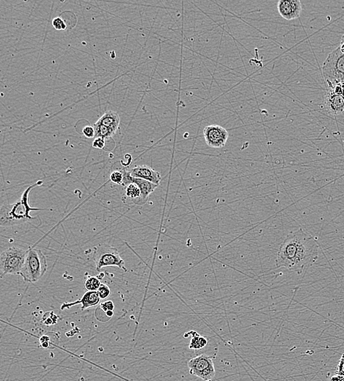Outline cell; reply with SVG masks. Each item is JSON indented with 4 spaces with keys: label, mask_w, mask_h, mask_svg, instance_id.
<instances>
[{
    "label": "cell",
    "mask_w": 344,
    "mask_h": 381,
    "mask_svg": "<svg viewBox=\"0 0 344 381\" xmlns=\"http://www.w3.org/2000/svg\"><path fill=\"white\" fill-rule=\"evenodd\" d=\"M100 275H101V276H99H99H98V278H99V279H102V278L105 277V273H100Z\"/></svg>",
    "instance_id": "28"
},
{
    "label": "cell",
    "mask_w": 344,
    "mask_h": 381,
    "mask_svg": "<svg viewBox=\"0 0 344 381\" xmlns=\"http://www.w3.org/2000/svg\"><path fill=\"white\" fill-rule=\"evenodd\" d=\"M27 250L18 246H12L3 251L0 255L1 276L19 274L24 266Z\"/></svg>",
    "instance_id": "5"
},
{
    "label": "cell",
    "mask_w": 344,
    "mask_h": 381,
    "mask_svg": "<svg viewBox=\"0 0 344 381\" xmlns=\"http://www.w3.org/2000/svg\"><path fill=\"white\" fill-rule=\"evenodd\" d=\"M343 43H344V34L342 36V41H341V44H343Z\"/></svg>",
    "instance_id": "29"
},
{
    "label": "cell",
    "mask_w": 344,
    "mask_h": 381,
    "mask_svg": "<svg viewBox=\"0 0 344 381\" xmlns=\"http://www.w3.org/2000/svg\"><path fill=\"white\" fill-rule=\"evenodd\" d=\"M123 201L127 205L143 206L145 203L142 200L141 191L135 183H131L126 186V197Z\"/></svg>",
    "instance_id": "14"
},
{
    "label": "cell",
    "mask_w": 344,
    "mask_h": 381,
    "mask_svg": "<svg viewBox=\"0 0 344 381\" xmlns=\"http://www.w3.org/2000/svg\"><path fill=\"white\" fill-rule=\"evenodd\" d=\"M105 139L102 138H95L93 142V147L98 149H104L105 147Z\"/></svg>",
    "instance_id": "24"
},
{
    "label": "cell",
    "mask_w": 344,
    "mask_h": 381,
    "mask_svg": "<svg viewBox=\"0 0 344 381\" xmlns=\"http://www.w3.org/2000/svg\"><path fill=\"white\" fill-rule=\"evenodd\" d=\"M339 48H340L341 52L344 54V43H343V44H340V46H339Z\"/></svg>",
    "instance_id": "27"
},
{
    "label": "cell",
    "mask_w": 344,
    "mask_h": 381,
    "mask_svg": "<svg viewBox=\"0 0 344 381\" xmlns=\"http://www.w3.org/2000/svg\"><path fill=\"white\" fill-rule=\"evenodd\" d=\"M189 373L205 381H212L215 377V368L212 356L200 355L187 362Z\"/></svg>",
    "instance_id": "7"
},
{
    "label": "cell",
    "mask_w": 344,
    "mask_h": 381,
    "mask_svg": "<svg viewBox=\"0 0 344 381\" xmlns=\"http://www.w3.org/2000/svg\"><path fill=\"white\" fill-rule=\"evenodd\" d=\"M322 71L327 87L344 84V54L339 47L327 56L322 65Z\"/></svg>",
    "instance_id": "4"
},
{
    "label": "cell",
    "mask_w": 344,
    "mask_h": 381,
    "mask_svg": "<svg viewBox=\"0 0 344 381\" xmlns=\"http://www.w3.org/2000/svg\"><path fill=\"white\" fill-rule=\"evenodd\" d=\"M131 183H135L140 188V191H141L142 200H143V203L145 204L148 202L150 194L154 192L159 186V185L151 183V182L148 181V180L135 178V177H133L130 174V177L128 179V183L130 184Z\"/></svg>",
    "instance_id": "13"
},
{
    "label": "cell",
    "mask_w": 344,
    "mask_h": 381,
    "mask_svg": "<svg viewBox=\"0 0 344 381\" xmlns=\"http://www.w3.org/2000/svg\"><path fill=\"white\" fill-rule=\"evenodd\" d=\"M43 184L42 180H39L32 186H29L23 192L21 198L13 204H5L1 206L0 209V225L10 226L23 224L33 219L30 212L34 211H41V208L30 207V191L37 186Z\"/></svg>",
    "instance_id": "2"
},
{
    "label": "cell",
    "mask_w": 344,
    "mask_h": 381,
    "mask_svg": "<svg viewBox=\"0 0 344 381\" xmlns=\"http://www.w3.org/2000/svg\"><path fill=\"white\" fill-rule=\"evenodd\" d=\"M93 260L95 262L98 272H100L102 268L107 266H116L121 270L127 272L124 260L120 256L117 249L113 246L108 245L96 246L93 252Z\"/></svg>",
    "instance_id": "6"
},
{
    "label": "cell",
    "mask_w": 344,
    "mask_h": 381,
    "mask_svg": "<svg viewBox=\"0 0 344 381\" xmlns=\"http://www.w3.org/2000/svg\"><path fill=\"white\" fill-rule=\"evenodd\" d=\"M53 26L57 30H65L66 29V24L64 20L60 17H56L53 21Z\"/></svg>",
    "instance_id": "21"
},
{
    "label": "cell",
    "mask_w": 344,
    "mask_h": 381,
    "mask_svg": "<svg viewBox=\"0 0 344 381\" xmlns=\"http://www.w3.org/2000/svg\"><path fill=\"white\" fill-rule=\"evenodd\" d=\"M203 137L208 146L212 148H222L227 143L229 131L218 125H210L203 129Z\"/></svg>",
    "instance_id": "8"
},
{
    "label": "cell",
    "mask_w": 344,
    "mask_h": 381,
    "mask_svg": "<svg viewBox=\"0 0 344 381\" xmlns=\"http://www.w3.org/2000/svg\"><path fill=\"white\" fill-rule=\"evenodd\" d=\"M97 292L101 300L106 299L111 294V290H110V287L106 285V284H101L100 287H99Z\"/></svg>",
    "instance_id": "20"
},
{
    "label": "cell",
    "mask_w": 344,
    "mask_h": 381,
    "mask_svg": "<svg viewBox=\"0 0 344 381\" xmlns=\"http://www.w3.org/2000/svg\"><path fill=\"white\" fill-rule=\"evenodd\" d=\"M82 133L87 138L92 139L96 137L94 128L91 125H87V126L84 127L83 129H82Z\"/></svg>",
    "instance_id": "23"
},
{
    "label": "cell",
    "mask_w": 344,
    "mask_h": 381,
    "mask_svg": "<svg viewBox=\"0 0 344 381\" xmlns=\"http://www.w3.org/2000/svg\"><path fill=\"white\" fill-rule=\"evenodd\" d=\"M330 381H344V376L336 374V376H332Z\"/></svg>",
    "instance_id": "26"
},
{
    "label": "cell",
    "mask_w": 344,
    "mask_h": 381,
    "mask_svg": "<svg viewBox=\"0 0 344 381\" xmlns=\"http://www.w3.org/2000/svg\"><path fill=\"white\" fill-rule=\"evenodd\" d=\"M129 172L133 177L148 180V181L155 183L157 185H160L162 180L161 174L160 172H157L147 165L134 166L129 171Z\"/></svg>",
    "instance_id": "11"
},
{
    "label": "cell",
    "mask_w": 344,
    "mask_h": 381,
    "mask_svg": "<svg viewBox=\"0 0 344 381\" xmlns=\"http://www.w3.org/2000/svg\"><path fill=\"white\" fill-rule=\"evenodd\" d=\"M110 180L113 183L117 185H123V171L115 170L113 171L110 176Z\"/></svg>",
    "instance_id": "19"
},
{
    "label": "cell",
    "mask_w": 344,
    "mask_h": 381,
    "mask_svg": "<svg viewBox=\"0 0 344 381\" xmlns=\"http://www.w3.org/2000/svg\"><path fill=\"white\" fill-rule=\"evenodd\" d=\"M319 257V246L302 229L287 235L281 243L276 260V268H285L301 274Z\"/></svg>",
    "instance_id": "1"
},
{
    "label": "cell",
    "mask_w": 344,
    "mask_h": 381,
    "mask_svg": "<svg viewBox=\"0 0 344 381\" xmlns=\"http://www.w3.org/2000/svg\"><path fill=\"white\" fill-rule=\"evenodd\" d=\"M99 308L107 315V312H108L114 311V303L112 301H105V302L102 303V304H100ZM107 316H108V315H107Z\"/></svg>",
    "instance_id": "22"
},
{
    "label": "cell",
    "mask_w": 344,
    "mask_h": 381,
    "mask_svg": "<svg viewBox=\"0 0 344 381\" xmlns=\"http://www.w3.org/2000/svg\"><path fill=\"white\" fill-rule=\"evenodd\" d=\"M120 122V116H119L118 113L114 111H107L97 121L99 123L108 127V128H112L116 132L118 130Z\"/></svg>",
    "instance_id": "15"
},
{
    "label": "cell",
    "mask_w": 344,
    "mask_h": 381,
    "mask_svg": "<svg viewBox=\"0 0 344 381\" xmlns=\"http://www.w3.org/2000/svg\"><path fill=\"white\" fill-rule=\"evenodd\" d=\"M96 133V137L95 138H102L106 140L107 139L111 138L115 134L116 131L112 128H108L102 124L96 122L93 125Z\"/></svg>",
    "instance_id": "17"
},
{
    "label": "cell",
    "mask_w": 344,
    "mask_h": 381,
    "mask_svg": "<svg viewBox=\"0 0 344 381\" xmlns=\"http://www.w3.org/2000/svg\"><path fill=\"white\" fill-rule=\"evenodd\" d=\"M188 335H185V337L191 335L192 336V339H191L190 343H189V348L193 349V350H200V349L203 348V347H206L208 344L207 339L203 336H200L196 331H189V333H186Z\"/></svg>",
    "instance_id": "16"
},
{
    "label": "cell",
    "mask_w": 344,
    "mask_h": 381,
    "mask_svg": "<svg viewBox=\"0 0 344 381\" xmlns=\"http://www.w3.org/2000/svg\"><path fill=\"white\" fill-rule=\"evenodd\" d=\"M101 284V279L98 276H88L85 280V287L88 291H97Z\"/></svg>",
    "instance_id": "18"
},
{
    "label": "cell",
    "mask_w": 344,
    "mask_h": 381,
    "mask_svg": "<svg viewBox=\"0 0 344 381\" xmlns=\"http://www.w3.org/2000/svg\"><path fill=\"white\" fill-rule=\"evenodd\" d=\"M100 301L101 299L99 298L97 291H87L85 294L82 295V298L78 300V301L72 303H64V304H62V306H61L60 310H66V309L71 308L73 306L81 304L82 305L81 310L84 311L86 309L98 305L100 303Z\"/></svg>",
    "instance_id": "12"
},
{
    "label": "cell",
    "mask_w": 344,
    "mask_h": 381,
    "mask_svg": "<svg viewBox=\"0 0 344 381\" xmlns=\"http://www.w3.org/2000/svg\"><path fill=\"white\" fill-rule=\"evenodd\" d=\"M336 374L344 376V354L342 355L339 364H338L337 369L336 370Z\"/></svg>",
    "instance_id": "25"
},
{
    "label": "cell",
    "mask_w": 344,
    "mask_h": 381,
    "mask_svg": "<svg viewBox=\"0 0 344 381\" xmlns=\"http://www.w3.org/2000/svg\"><path fill=\"white\" fill-rule=\"evenodd\" d=\"M47 258L38 249L27 250V256L20 276L27 282H36L47 270Z\"/></svg>",
    "instance_id": "3"
},
{
    "label": "cell",
    "mask_w": 344,
    "mask_h": 381,
    "mask_svg": "<svg viewBox=\"0 0 344 381\" xmlns=\"http://www.w3.org/2000/svg\"><path fill=\"white\" fill-rule=\"evenodd\" d=\"M280 15L287 21L296 19L302 13V3L299 0H280L278 2Z\"/></svg>",
    "instance_id": "9"
},
{
    "label": "cell",
    "mask_w": 344,
    "mask_h": 381,
    "mask_svg": "<svg viewBox=\"0 0 344 381\" xmlns=\"http://www.w3.org/2000/svg\"><path fill=\"white\" fill-rule=\"evenodd\" d=\"M325 106L329 114L333 116L340 115L344 113V96L336 94L331 89L327 88Z\"/></svg>",
    "instance_id": "10"
}]
</instances>
